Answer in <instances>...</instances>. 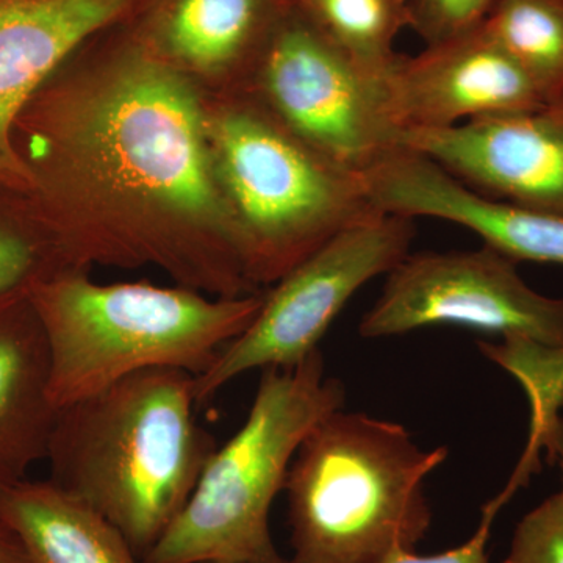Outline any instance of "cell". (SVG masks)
<instances>
[{
  "instance_id": "cell-1",
  "label": "cell",
  "mask_w": 563,
  "mask_h": 563,
  "mask_svg": "<svg viewBox=\"0 0 563 563\" xmlns=\"http://www.w3.org/2000/svg\"><path fill=\"white\" fill-rule=\"evenodd\" d=\"M207 133L187 80L147 54L113 66L85 102L65 91L33 96L14 128L27 143L29 196L43 209L85 192L121 211L109 265L155 263L184 287L236 298L250 282Z\"/></svg>"
},
{
  "instance_id": "cell-2",
  "label": "cell",
  "mask_w": 563,
  "mask_h": 563,
  "mask_svg": "<svg viewBox=\"0 0 563 563\" xmlns=\"http://www.w3.org/2000/svg\"><path fill=\"white\" fill-rule=\"evenodd\" d=\"M195 376L151 368L58 409L52 484L98 510L141 559L190 501L217 450L196 420Z\"/></svg>"
},
{
  "instance_id": "cell-3",
  "label": "cell",
  "mask_w": 563,
  "mask_h": 563,
  "mask_svg": "<svg viewBox=\"0 0 563 563\" xmlns=\"http://www.w3.org/2000/svg\"><path fill=\"white\" fill-rule=\"evenodd\" d=\"M27 292L49 346L57 409L144 369L201 376L263 303V296L207 299L144 282L96 284L81 268L43 277Z\"/></svg>"
},
{
  "instance_id": "cell-4",
  "label": "cell",
  "mask_w": 563,
  "mask_h": 563,
  "mask_svg": "<svg viewBox=\"0 0 563 563\" xmlns=\"http://www.w3.org/2000/svg\"><path fill=\"white\" fill-rule=\"evenodd\" d=\"M448 448L421 450L398 422L335 410L288 470L291 563H383L417 550L432 525L424 481Z\"/></svg>"
},
{
  "instance_id": "cell-5",
  "label": "cell",
  "mask_w": 563,
  "mask_h": 563,
  "mask_svg": "<svg viewBox=\"0 0 563 563\" xmlns=\"http://www.w3.org/2000/svg\"><path fill=\"white\" fill-rule=\"evenodd\" d=\"M344 398L320 350L295 368L263 369L246 421L211 454L190 501L143 562L291 563L273 540V503L307 433Z\"/></svg>"
},
{
  "instance_id": "cell-6",
  "label": "cell",
  "mask_w": 563,
  "mask_h": 563,
  "mask_svg": "<svg viewBox=\"0 0 563 563\" xmlns=\"http://www.w3.org/2000/svg\"><path fill=\"white\" fill-rule=\"evenodd\" d=\"M213 152L251 285L279 280L340 232L383 214L362 174L333 165L258 102L217 118Z\"/></svg>"
},
{
  "instance_id": "cell-7",
  "label": "cell",
  "mask_w": 563,
  "mask_h": 563,
  "mask_svg": "<svg viewBox=\"0 0 563 563\" xmlns=\"http://www.w3.org/2000/svg\"><path fill=\"white\" fill-rule=\"evenodd\" d=\"M413 236L410 218L377 214L299 262L263 296L250 328L222 347L206 373L195 376L198 406L244 373L291 369L310 357L352 296L410 254Z\"/></svg>"
},
{
  "instance_id": "cell-8",
  "label": "cell",
  "mask_w": 563,
  "mask_h": 563,
  "mask_svg": "<svg viewBox=\"0 0 563 563\" xmlns=\"http://www.w3.org/2000/svg\"><path fill=\"white\" fill-rule=\"evenodd\" d=\"M254 74L258 103L333 165L365 174L402 150L379 76L352 62L301 7L282 11Z\"/></svg>"
},
{
  "instance_id": "cell-9",
  "label": "cell",
  "mask_w": 563,
  "mask_h": 563,
  "mask_svg": "<svg viewBox=\"0 0 563 563\" xmlns=\"http://www.w3.org/2000/svg\"><path fill=\"white\" fill-rule=\"evenodd\" d=\"M433 325H457L563 350V298L532 290L517 262L481 250L417 252L387 274L383 295L358 325L363 339H387Z\"/></svg>"
},
{
  "instance_id": "cell-10",
  "label": "cell",
  "mask_w": 563,
  "mask_h": 563,
  "mask_svg": "<svg viewBox=\"0 0 563 563\" xmlns=\"http://www.w3.org/2000/svg\"><path fill=\"white\" fill-rule=\"evenodd\" d=\"M379 92L399 141L409 133L443 131L548 103L484 24L426 46L415 57L396 55L379 76Z\"/></svg>"
},
{
  "instance_id": "cell-11",
  "label": "cell",
  "mask_w": 563,
  "mask_h": 563,
  "mask_svg": "<svg viewBox=\"0 0 563 563\" xmlns=\"http://www.w3.org/2000/svg\"><path fill=\"white\" fill-rule=\"evenodd\" d=\"M399 144L481 195L563 218V96L523 113L409 133Z\"/></svg>"
},
{
  "instance_id": "cell-12",
  "label": "cell",
  "mask_w": 563,
  "mask_h": 563,
  "mask_svg": "<svg viewBox=\"0 0 563 563\" xmlns=\"http://www.w3.org/2000/svg\"><path fill=\"white\" fill-rule=\"evenodd\" d=\"M362 177L380 213L454 222L517 263L563 266V218L481 195L418 152H393Z\"/></svg>"
},
{
  "instance_id": "cell-13",
  "label": "cell",
  "mask_w": 563,
  "mask_h": 563,
  "mask_svg": "<svg viewBox=\"0 0 563 563\" xmlns=\"http://www.w3.org/2000/svg\"><path fill=\"white\" fill-rule=\"evenodd\" d=\"M135 0H0V190L29 196L32 176L14 144L22 111L47 77Z\"/></svg>"
},
{
  "instance_id": "cell-14",
  "label": "cell",
  "mask_w": 563,
  "mask_h": 563,
  "mask_svg": "<svg viewBox=\"0 0 563 563\" xmlns=\"http://www.w3.org/2000/svg\"><path fill=\"white\" fill-rule=\"evenodd\" d=\"M58 409L46 335L27 290L0 298V487L46 461Z\"/></svg>"
},
{
  "instance_id": "cell-15",
  "label": "cell",
  "mask_w": 563,
  "mask_h": 563,
  "mask_svg": "<svg viewBox=\"0 0 563 563\" xmlns=\"http://www.w3.org/2000/svg\"><path fill=\"white\" fill-rule=\"evenodd\" d=\"M0 521L32 563H144L120 529L51 481L0 487Z\"/></svg>"
},
{
  "instance_id": "cell-16",
  "label": "cell",
  "mask_w": 563,
  "mask_h": 563,
  "mask_svg": "<svg viewBox=\"0 0 563 563\" xmlns=\"http://www.w3.org/2000/svg\"><path fill=\"white\" fill-rule=\"evenodd\" d=\"M285 7L280 0H172L158 24L163 51L198 70L257 65Z\"/></svg>"
},
{
  "instance_id": "cell-17",
  "label": "cell",
  "mask_w": 563,
  "mask_h": 563,
  "mask_svg": "<svg viewBox=\"0 0 563 563\" xmlns=\"http://www.w3.org/2000/svg\"><path fill=\"white\" fill-rule=\"evenodd\" d=\"M544 102L563 96V0H498L484 22Z\"/></svg>"
},
{
  "instance_id": "cell-18",
  "label": "cell",
  "mask_w": 563,
  "mask_h": 563,
  "mask_svg": "<svg viewBox=\"0 0 563 563\" xmlns=\"http://www.w3.org/2000/svg\"><path fill=\"white\" fill-rule=\"evenodd\" d=\"M309 20L363 69L380 76L396 58V36L410 25V0H301Z\"/></svg>"
},
{
  "instance_id": "cell-19",
  "label": "cell",
  "mask_w": 563,
  "mask_h": 563,
  "mask_svg": "<svg viewBox=\"0 0 563 563\" xmlns=\"http://www.w3.org/2000/svg\"><path fill=\"white\" fill-rule=\"evenodd\" d=\"M493 362L509 369L523 383L533 407L531 457L533 448H548L563 404V350L529 340H504L501 344L479 343Z\"/></svg>"
},
{
  "instance_id": "cell-20",
  "label": "cell",
  "mask_w": 563,
  "mask_h": 563,
  "mask_svg": "<svg viewBox=\"0 0 563 563\" xmlns=\"http://www.w3.org/2000/svg\"><path fill=\"white\" fill-rule=\"evenodd\" d=\"M65 269L46 232L32 220L0 218V298L29 290L43 277Z\"/></svg>"
},
{
  "instance_id": "cell-21",
  "label": "cell",
  "mask_w": 563,
  "mask_h": 563,
  "mask_svg": "<svg viewBox=\"0 0 563 563\" xmlns=\"http://www.w3.org/2000/svg\"><path fill=\"white\" fill-rule=\"evenodd\" d=\"M503 563H563V484L521 518Z\"/></svg>"
},
{
  "instance_id": "cell-22",
  "label": "cell",
  "mask_w": 563,
  "mask_h": 563,
  "mask_svg": "<svg viewBox=\"0 0 563 563\" xmlns=\"http://www.w3.org/2000/svg\"><path fill=\"white\" fill-rule=\"evenodd\" d=\"M498 0H410V29L426 46L481 27Z\"/></svg>"
},
{
  "instance_id": "cell-23",
  "label": "cell",
  "mask_w": 563,
  "mask_h": 563,
  "mask_svg": "<svg viewBox=\"0 0 563 563\" xmlns=\"http://www.w3.org/2000/svg\"><path fill=\"white\" fill-rule=\"evenodd\" d=\"M509 498V493L504 492L498 498L485 504L479 528L473 533L472 539L466 540L461 547L432 555H418L413 550L396 548L383 563H490L487 547L490 542L493 521Z\"/></svg>"
},
{
  "instance_id": "cell-24",
  "label": "cell",
  "mask_w": 563,
  "mask_h": 563,
  "mask_svg": "<svg viewBox=\"0 0 563 563\" xmlns=\"http://www.w3.org/2000/svg\"><path fill=\"white\" fill-rule=\"evenodd\" d=\"M0 563H32L18 537L0 521Z\"/></svg>"
},
{
  "instance_id": "cell-25",
  "label": "cell",
  "mask_w": 563,
  "mask_h": 563,
  "mask_svg": "<svg viewBox=\"0 0 563 563\" xmlns=\"http://www.w3.org/2000/svg\"><path fill=\"white\" fill-rule=\"evenodd\" d=\"M548 450H550L551 457L561 465L563 474V418L555 426L553 437H551L550 444H548Z\"/></svg>"
},
{
  "instance_id": "cell-26",
  "label": "cell",
  "mask_w": 563,
  "mask_h": 563,
  "mask_svg": "<svg viewBox=\"0 0 563 563\" xmlns=\"http://www.w3.org/2000/svg\"><path fill=\"white\" fill-rule=\"evenodd\" d=\"M284 5H291V3H298L301 2V0H280Z\"/></svg>"
},
{
  "instance_id": "cell-27",
  "label": "cell",
  "mask_w": 563,
  "mask_h": 563,
  "mask_svg": "<svg viewBox=\"0 0 563 563\" xmlns=\"http://www.w3.org/2000/svg\"><path fill=\"white\" fill-rule=\"evenodd\" d=\"M203 563H222V562H203Z\"/></svg>"
}]
</instances>
